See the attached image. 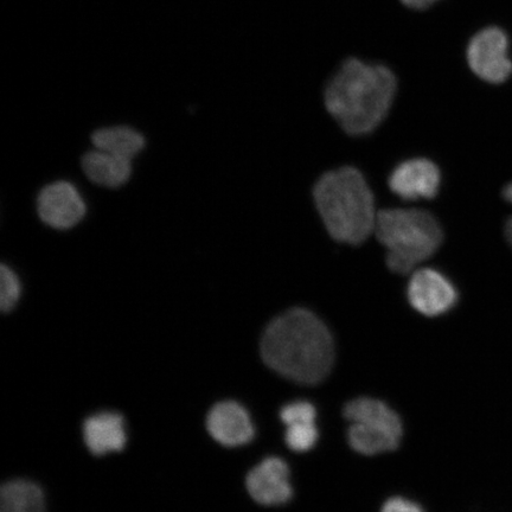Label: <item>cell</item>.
Here are the masks:
<instances>
[{"label": "cell", "instance_id": "52a82bcc", "mask_svg": "<svg viewBox=\"0 0 512 512\" xmlns=\"http://www.w3.org/2000/svg\"><path fill=\"white\" fill-rule=\"evenodd\" d=\"M409 303L426 317H438L453 309L458 302L456 287L443 273L433 268H418L407 287Z\"/></svg>", "mask_w": 512, "mask_h": 512}, {"label": "cell", "instance_id": "7c38bea8", "mask_svg": "<svg viewBox=\"0 0 512 512\" xmlns=\"http://www.w3.org/2000/svg\"><path fill=\"white\" fill-rule=\"evenodd\" d=\"M83 438L94 456L123 451L127 439L123 416L114 412L89 416L83 424Z\"/></svg>", "mask_w": 512, "mask_h": 512}, {"label": "cell", "instance_id": "7a4b0ae2", "mask_svg": "<svg viewBox=\"0 0 512 512\" xmlns=\"http://www.w3.org/2000/svg\"><path fill=\"white\" fill-rule=\"evenodd\" d=\"M261 355L285 379L312 386L325 380L334 366V339L315 313L297 307L268 324Z\"/></svg>", "mask_w": 512, "mask_h": 512}, {"label": "cell", "instance_id": "2e32d148", "mask_svg": "<svg viewBox=\"0 0 512 512\" xmlns=\"http://www.w3.org/2000/svg\"><path fill=\"white\" fill-rule=\"evenodd\" d=\"M318 438L316 422H298L286 426L285 441L293 452L303 453L312 450Z\"/></svg>", "mask_w": 512, "mask_h": 512}, {"label": "cell", "instance_id": "44dd1931", "mask_svg": "<svg viewBox=\"0 0 512 512\" xmlns=\"http://www.w3.org/2000/svg\"><path fill=\"white\" fill-rule=\"evenodd\" d=\"M503 196L505 201H508L512 204V183L503 190ZM505 235H507V239L512 246V217H510V219L507 221V224H505Z\"/></svg>", "mask_w": 512, "mask_h": 512}, {"label": "cell", "instance_id": "8992f818", "mask_svg": "<svg viewBox=\"0 0 512 512\" xmlns=\"http://www.w3.org/2000/svg\"><path fill=\"white\" fill-rule=\"evenodd\" d=\"M509 47V37L502 29L483 28L467 42V66L478 79L491 85H499L507 81L512 74Z\"/></svg>", "mask_w": 512, "mask_h": 512}, {"label": "cell", "instance_id": "30bf717a", "mask_svg": "<svg viewBox=\"0 0 512 512\" xmlns=\"http://www.w3.org/2000/svg\"><path fill=\"white\" fill-rule=\"evenodd\" d=\"M246 486L256 503L265 507H279L291 501L293 489L290 469L283 459L270 457L248 473Z\"/></svg>", "mask_w": 512, "mask_h": 512}, {"label": "cell", "instance_id": "8fae6325", "mask_svg": "<svg viewBox=\"0 0 512 512\" xmlns=\"http://www.w3.org/2000/svg\"><path fill=\"white\" fill-rule=\"evenodd\" d=\"M207 428L217 443L227 447L251 443L255 435L251 416L235 401H223L211 408Z\"/></svg>", "mask_w": 512, "mask_h": 512}, {"label": "cell", "instance_id": "3957f363", "mask_svg": "<svg viewBox=\"0 0 512 512\" xmlns=\"http://www.w3.org/2000/svg\"><path fill=\"white\" fill-rule=\"evenodd\" d=\"M316 207L331 238L360 245L375 232V198L361 171L351 166L326 172L313 189Z\"/></svg>", "mask_w": 512, "mask_h": 512}, {"label": "cell", "instance_id": "d6986e66", "mask_svg": "<svg viewBox=\"0 0 512 512\" xmlns=\"http://www.w3.org/2000/svg\"><path fill=\"white\" fill-rule=\"evenodd\" d=\"M381 512H424L419 504L401 497H393L383 504Z\"/></svg>", "mask_w": 512, "mask_h": 512}, {"label": "cell", "instance_id": "4fadbf2b", "mask_svg": "<svg viewBox=\"0 0 512 512\" xmlns=\"http://www.w3.org/2000/svg\"><path fill=\"white\" fill-rule=\"evenodd\" d=\"M82 169L89 181L106 188H119L132 175V160L94 149L82 158Z\"/></svg>", "mask_w": 512, "mask_h": 512}, {"label": "cell", "instance_id": "9a60e30c", "mask_svg": "<svg viewBox=\"0 0 512 512\" xmlns=\"http://www.w3.org/2000/svg\"><path fill=\"white\" fill-rule=\"evenodd\" d=\"M95 149L133 160L145 147L143 134L127 126L101 128L92 134Z\"/></svg>", "mask_w": 512, "mask_h": 512}, {"label": "cell", "instance_id": "ac0fdd59", "mask_svg": "<svg viewBox=\"0 0 512 512\" xmlns=\"http://www.w3.org/2000/svg\"><path fill=\"white\" fill-rule=\"evenodd\" d=\"M317 412L315 406L307 401H294L281 408L280 419L285 426L298 424V422H316Z\"/></svg>", "mask_w": 512, "mask_h": 512}, {"label": "cell", "instance_id": "ffe728a7", "mask_svg": "<svg viewBox=\"0 0 512 512\" xmlns=\"http://www.w3.org/2000/svg\"><path fill=\"white\" fill-rule=\"evenodd\" d=\"M399 2L409 11L426 12L443 3L444 0H399Z\"/></svg>", "mask_w": 512, "mask_h": 512}, {"label": "cell", "instance_id": "6da1fadb", "mask_svg": "<svg viewBox=\"0 0 512 512\" xmlns=\"http://www.w3.org/2000/svg\"><path fill=\"white\" fill-rule=\"evenodd\" d=\"M398 89V76L386 63L348 56L326 82L324 104L350 136H366L387 118Z\"/></svg>", "mask_w": 512, "mask_h": 512}, {"label": "cell", "instance_id": "5bb4252c", "mask_svg": "<svg viewBox=\"0 0 512 512\" xmlns=\"http://www.w3.org/2000/svg\"><path fill=\"white\" fill-rule=\"evenodd\" d=\"M0 512H47L40 486L27 479H15L0 489Z\"/></svg>", "mask_w": 512, "mask_h": 512}, {"label": "cell", "instance_id": "5b68a950", "mask_svg": "<svg viewBox=\"0 0 512 512\" xmlns=\"http://www.w3.org/2000/svg\"><path fill=\"white\" fill-rule=\"evenodd\" d=\"M343 414L351 422L348 441L357 453L376 456L399 447L403 432L401 419L386 403L358 398L345 405Z\"/></svg>", "mask_w": 512, "mask_h": 512}, {"label": "cell", "instance_id": "ba28073f", "mask_svg": "<svg viewBox=\"0 0 512 512\" xmlns=\"http://www.w3.org/2000/svg\"><path fill=\"white\" fill-rule=\"evenodd\" d=\"M37 211L47 226L67 230L75 227L85 217L87 207L74 184L59 181L41 190L37 198Z\"/></svg>", "mask_w": 512, "mask_h": 512}, {"label": "cell", "instance_id": "277c9868", "mask_svg": "<svg viewBox=\"0 0 512 512\" xmlns=\"http://www.w3.org/2000/svg\"><path fill=\"white\" fill-rule=\"evenodd\" d=\"M374 233L386 249L389 270L396 274L418 270L437 253L444 240L439 221L421 209L379 211Z\"/></svg>", "mask_w": 512, "mask_h": 512}, {"label": "cell", "instance_id": "e0dca14e", "mask_svg": "<svg viewBox=\"0 0 512 512\" xmlns=\"http://www.w3.org/2000/svg\"><path fill=\"white\" fill-rule=\"evenodd\" d=\"M22 286L17 274L9 266L0 267V309L4 313L14 310L21 298Z\"/></svg>", "mask_w": 512, "mask_h": 512}, {"label": "cell", "instance_id": "9c48e42d", "mask_svg": "<svg viewBox=\"0 0 512 512\" xmlns=\"http://www.w3.org/2000/svg\"><path fill=\"white\" fill-rule=\"evenodd\" d=\"M441 174L432 160L415 158L402 162L389 176V188L405 201L432 200L437 196Z\"/></svg>", "mask_w": 512, "mask_h": 512}]
</instances>
